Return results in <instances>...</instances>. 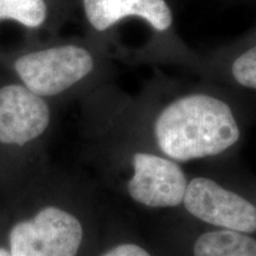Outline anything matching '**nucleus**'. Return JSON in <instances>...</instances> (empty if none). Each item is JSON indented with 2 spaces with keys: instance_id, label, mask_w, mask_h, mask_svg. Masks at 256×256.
<instances>
[{
  "instance_id": "obj_1",
  "label": "nucleus",
  "mask_w": 256,
  "mask_h": 256,
  "mask_svg": "<svg viewBox=\"0 0 256 256\" xmlns=\"http://www.w3.org/2000/svg\"><path fill=\"white\" fill-rule=\"evenodd\" d=\"M159 148L177 162L217 156L235 145L240 130L226 102L204 94L170 104L156 121Z\"/></svg>"
},
{
  "instance_id": "obj_2",
  "label": "nucleus",
  "mask_w": 256,
  "mask_h": 256,
  "mask_svg": "<svg viewBox=\"0 0 256 256\" xmlns=\"http://www.w3.org/2000/svg\"><path fill=\"white\" fill-rule=\"evenodd\" d=\"M83 241L80 220L58 206H46L20 220L8 232L11 256H76Z\"/></svg>"
},
{
  "instance_id": "obj_3",
  "label": "nucleus",
  "mask_w": 256,
  "mask_h": 256,
  "mask_svg": "<svg viewBox=\"0 0 256 256\" xmlns=\"http://www.w3.org/2000/svg\"><path fill=\"white\" fill-rule=\"evenodd\" d=\"M92 68L90 52L76 46L36 51L14 62L25 87L42 98L60 94L84 78Z\"/></svg>"
},
{
  "instance_id": "obj_4",
  "label": "nucleus",
  "mask_w": 256,
  "mask_h": 256,
  "mask_svg": "<svg viewBox=\"0 0 256 256\" xmlns=\"http://www.w3.org/2000/svg\"><path fill=\"white\" fill-rule=\"evenodd\" d=\"M183 203L192 216L203 222L244 234L256 232L254 204L212 179H192L188 184Z\"/></svg>"
},
{
  "instance_id": "obj_5",
  "label": "nucleus",
  "mask_w": 256,
  "mask_h": 256,
  "mask_svg": "<svg viewBox=\"0 0 256 256\" xmlns=\"http://www.w3.org/2000/svg\"><path fill=\"white\" fill-rule=\"evenodd\" d=\"M133 177L127 188L133 200L150 208H171L183 203L186 176L177 162L151 153L133 156Z\"/></svg>"
},
{
  "instance_id": "obj_6",
  "label": "nucleus",
  "mask_w": 256,
  "mask_h": 256,
  "mask_svg": "<svg viewBox=\"0 0 256 256\" xmlns=\"http://www.w3.org/2000/svg\"><path fill=\"white\" fill-rule=\"evenodd\" d=\"M50 110L40 95L25 86L0 89V144L24 146L46 132Z\"/></svg>"
},
{
  "instance_id": "obj_7",
  "label": "nucleus",
  "mask_w": 256,
  "mask_h": 256,
  "mask_svg": "<svg viewBox=\"0 0 256 256\" xmlns=\"http://www.w3.org/2000/svg\"><path fill=\"white\" fill-rule=\"evenodd\" d=\"M194 256H256V240L234 230L208 232L196 240Z\"/></svg>"
},
{
  "instance_id": "obj_8",
  "label": "nucleus",
  "mask_w": 256,
  "mask_h": 256,
  "mask_svg": "<svg viewBox=\"0 0 256 256\" xmlns=\"http://www.w3.org/2000/svg\"><path fill=\"white\" fill-rule=\"evenodd\" d=\"M142 0H83L89 23L98 31H104L124 18L136 17Z\"/></svg>"
},
{
  "instance_id": "obj_9",
  "label": "nucleus",
  "mask_w": 256,
  "mask_h": 256,
  "mask_svg": "<svg viewBox=\"0 0 256 256\" xmlns=\"http://www.w3.org/2000/svg\"><path fill=\"white\" fill-rule=\"evenodd\" d=\"M46 18L44 0H0V20L12 19L26 28H38Z\"/></svg>"
},
{
  "instance_id": "obj_10",
  "label": "nucleus",
  "mask_w": 256,
  "mask_h": 256,
  "mask_svg": "<svg viewBox=\"0 0 256 256\" xmlns=\"http://www.w3.org/2000/svg\"><path fill=\"white\" fill-rule=\"evenodd\" d=\"M136 17L142 18L156 31H166L172 24V12L165 0H142Z\"/></svg>"
},
{
  "instance_id": "obj_11",
  "label": "nucleus",
  "mask_w": 256,
  "mask_h": 256,
  "mask_svg": "<svg viewBox=\"0 0 256 256\" xmlns=\"http://www.w3.org/2000/svg\"><path fill=\"white\" fill-rule=\"evenodd\" d=\"M232 74L236 82L243 87L256 89V46L235 60Z\"/></svg>"
},
{
  "instance_id": "obj_12",
  "label": "nucleus",
  "mask_w": 256,
  "mask_h": 256,
  "mask_svg": "<svg viewBox=\"0 0 256 256\" xmlns=\"http://www.w3.org/2000/svg\"><path fill=\"white\" fill-rule=\"evenodd\" d=\"M102 256H151L145 249L136 244H120L112 248Z\"/></svg>"
},
{
  "instance_id": "obj_13",
  "label": "nucleus",
  "mask_w": 256,
  "mask_h": 256,
  "mask_svg": "<svg viewBox=\"0 0 256 256\" xmlns=\"http://www.w3.org/2000/svg\"><path fill=\"white\" fill-rule=\"evenodd\" d=\"M0 256H11V255H10V252L8 248L0 247Z\"/></svg>"
}]
</instances>
